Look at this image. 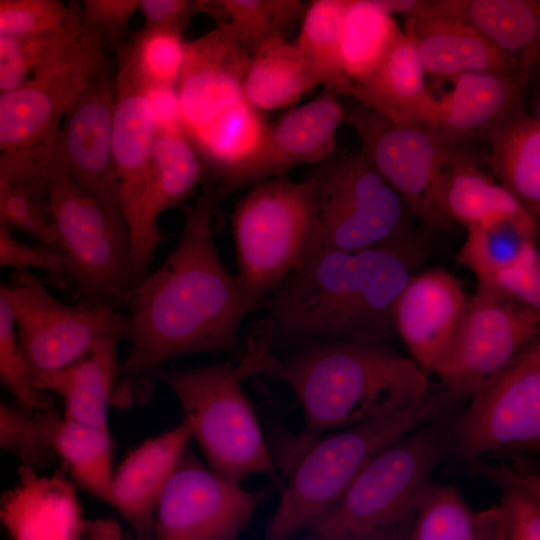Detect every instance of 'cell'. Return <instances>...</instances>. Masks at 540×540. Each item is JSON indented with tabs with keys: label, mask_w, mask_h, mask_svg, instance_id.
<instances>
[{
	"label": "cell",
	"mask_w": 540,
	"mask_h": 540,
	"mask_svg": "<svg viewBox=\"0 0 540 540\" xmlns=\"http://www.w3.org/2000/svg\"><path fill=\"white\" fill-rule=\"evenodd\" d=\"M214 185L206 181L192 204L182 205L184 224L162 265L128 292L131 349L115 385L111 406L146 403L161 366L176 357L223 351L239 361L242 320L265 305L229 272L215 246Z\"/></svg>",
	"instance_id": "1"
},
{
	"label": "cell",
	"mask_w": 540,
	"mask_h": 540,
	"mask_svg": "<svg viewBox=\"0 0 540 540\" xmlns=\"http://www.w3.org/2000/svg\"><path fill=\"white\" fill-rule=\"evenodd\" d=\"M432 231L423 226L358 251L308 258L267 300L272 341H389L397 300L433 252Z\"/></svg>",
	"instance_id": "2"
},
{
	"label": "cell",
	"mask_w": 540,
	"mask_h": 540,
	"mask_svg": "<svg viewBox=\"0 0 540 540\" xmlns=\"http://www.w3.org/2000/svg\"><path fill=\"white\" fill-rule=\"evenodd\" d=\"M271 344L270 334L256 328L237 371L243 380L265 374L289 384L303 406V436L406 410L430 392L429 375L388 341H306L286 359L272 354Z\"/></svg>",
	"instance_id": "3"
},
{
	"label": "cell",
	"mask_w": 540,
	"mask_h": 540,
	"mask_svg": "<svg viewBox=\"0 0 540 540\" xmlns=\"http://www.w3.org/2000/svg\"><path fill=\"white\" fill-rule=\"evenodd\" d=\"M464 399L440 386L406 410L315 437L281 433L270 451L284 487L263 540H291L315 524L384 448L417 428L459 411Z\"/></svg>",
	"instance_id": "4"
},
{
	"label": "cell",
	"mask_w": 540,
	"mask_h": 540,
	"mask_svg": "<svg viewBox=\"0 0 540 540\" xmlns=\"http://www.w3.org/2000/svg\"><path fill=\"white\" fill-rule=\"evenodd\" d=\"M457 412L389 444L328 512L291 540H407L421 486L441 461L454 454Z\"/></svg>",
	"instance_id": "5"
},
{
	"label": "cell",
	"mask_w": 540,
	"mask_h": 540,
	"mask_svg": "<svg viewBox=\"0 0 540 540\" xmlns=\"http://www.w3.org/2000/svg\"><path fill=\"white\" fill-rule=\"evenodd\" d=\"M109 68L102 34L83 22L23 85L0 93V176L45 168L64 116Z\"/></svg>",
	"instance_id": "6"
},
{
	"label": "cell",
	"mask_w": 540,
	"mask_h": 540,
	"mask_svg": "<svg viewBox=\"0 0 540 540\" xmlns=\"http://www.w3.org/2000/svg\"><path fill=\"white\" fill-rule=\"evenodd\" d=\"M231 223L236 276L266 306L268 295L302 265L311 244L317 223L312 181L282 176L254 184L237 202Z\"/></svg>",
	"instance_id": "7"
},
{
	"label": "cell",
	"mask_w": 540,
	"mask_h": 540,
	"mask_svg": "<svg viewBox=\"0 0 540 540\" xmlns=\"http://www.w3.org/2000/svg\"><path fill=\"white\" fill-rule=\"evenodd\" d=\"M236 360L155 376L177 396L211 471L240 485L251 474L276 480V466Z\"/></svg>",
	"instance_id": "8"
},
{
	"label": "cell",
	"mask_w": 540,
	"mask_h": 540,
	"mask_svg": "<svg viewBox=\"0 0 540 540\" xmlns=\"http://www.w3.org/2000/svg\"><path fill=\"white\" fill-rule=\"evenodd\" d=\"M308 178L317 223L304 262L321 252L358 251L414 230L410 209L362 151L338 152Z\"/></svg>",
	"instance_id": "9"
},
{
	"label": "cell",
	"mask_w": 540,
	"mask_h": 540,
	"mask_svg": "<svg viewBox=\"0 0 540 540\" xmlns=\"http://www.w3.org/2000/svg\"><path fill=\"white\" fill-rule=\"evenodd\" d=\"M52 216L58 248L69 262L76 304L124 305L133 287L127 226L62 170L48 164Z\"/></svg>",
	"instance_id": "10"
},
{
	"label": "cell",
	"mask_w": 540,
	"mask_h": 540,
	"mask_svg": "<svg viewBox=\"0 0 540 540\" xmlns=\"http://www.w3.org/2000/svg\"><path fill=\"white\" fill-rule=\"evenodd\" d=\"M343 106L344 123L358 134L361 151L413 216L430 230H453L443 208V190L457 148L432 128L395 123L359 102Z\"/></svg>",
	"instance_id": "11"
},
{
	"label": "cell",
	"mask_w": 540,
	"mask_h": 540,
	"mask_svg": "<svg viewBox=\"0 0 540 540\" xmlns=\"http://www.w3.org/2000/svg\"><path fill=\"white\" fill-rule=\"evenodd\" d=\"M18 281L2 285L0 294L11 306L18 339L34 374L62 369L83 356L103 338L131 340L128 315L111 306L66 305L27 271Z\"/></svg>",
	"instance_id": "12"
},
{
	"label": "cell",
	"mask_w": 540,
	"mask_h": 540,
	"mask_svg": "<svg viewBox=\"0 0 540 540\" xmlns=\"http://www.w3.org/2000/svg\"><path fill=\"white\" fill-rule=\"evenodd\" d=\"M538 339L539 313L477 284L434 374L442 387L471 399Z\"/></svg>",
	"instance_id": "13"
},
{
	"label": "cell",
	"mask_w": 540,
	"mask_h": 540,
	"mask_svg": "<svg viewBox=\"0 0 540 540\" xmlns=\"http://www.w3.org/2000/svg\"><path fill=\"white\" fill-rule=\"evenodd\" d=\"M540 439V339L491 379L454 419V454L472 469Z\"/></svg>",
	"instance_id": "14"
},
{
	"label": "cell",
	"mask_w": 540,
	"mask_h": 540,
	"mask_svg": "<svg viewBox=\"0 0 540 540\" xmlns=\"http://www.w3.org/2000/svg\"><path fill=\"white\" fill-rule=\"evenodd\" d=\"M265 493L226 481L187 448L159 499L154 540H236Z\"/></svg>",
	"instance_id": "15"
},
{
	"label": "cell",
	"mask_w": 540,
	"mask_h": 540,
	"mask_svg": "<svg viewBox=\"0 0 540 540\" xmlns=\"http://www.w3.org/2000/svg\"><path fill=\"white\" fill-rule=\"evenodd\" d=\"M114 105L115 76L109 68L64 116L48 164L62 170L96 198L112 217L126 225L114 175Z\"/></svg>",
	"instance_id": "16"
},
{
	"label": "cell",
	"mask_w": 540,
	"mask_h": 540,
	"mask_svg": "<svg viewBox=\"0 0 540 540\" xmlns=\"http://www.w3.org/2000/svg\"><path fill=\"white\" fill-rule=\"evenodd\" d=\"M159 120L151 94L122 66L115 74L113 161L118 203L130 235L133 282L139 280L150 155Z\"/></svg>",
	"instance_id": "17"
},
{
	"label": "cell",
	"mask_w": 540,
	"mask_h": 540,
	"mask_svg": "<svg viewBox=\"0 0 540 540\" xmlns=\"http://www.w3.org/2000/svg\"><path fill=\"white\" fill-rule=\"evenodd\" d=\"M251 61L225 23L187 43L178 102L180 126L192 145L246 100Z\"/></svg>",
	"instance_id": "18"
},
{
	"label": "cell",
	"mask_w": 540,
	"mask_h": 540,
	"mask_svg": "<svg viewBox=\"0 0 540 540\" xmlns=\"http://www.w3.org/2000/svg\"><path fill=\"white\" fill-rule=\"evenodd\" d=\"M342 123L343 103L327 90L291 109L270 125L263 144L227 184L222 199L244 186L286 176L296 166L332 157L339 152L336 136Z\"/></svg>",
	"instance_id": "19"
},
{
	"label": "cell",
	"mask_w": 540,
	"mask_h": 540,
	"mask_svg": "<svg viewBox=\"0 0 540 540\" xmlns=\"http://www.w3.org/2000/svg\"><path fill=\"white\" fill-rule=\"evenodd\" d=\"M467 300L459 279L442 268L417 272L399 296L394 312L396 335L428 375L442 361Z\"/></svg>",
	"instance_id": "20"
},
{
	"label": "cell",
	"mask_w": 540,
	"mask_h": 540,
	"mask_svg": "<svg viewBox=\"0 0 540 540\" xmlns=\"http://www.w3.org/2000/svg\"><path fill=\"white\" fill-rule=\"evenodd\" d=\"M192 437V426L184 418L129 452L113 475L108 504L126 520L137 540H154L159 499Z\"/></svg>",
	"instance_id": "21"
},
{
	"label": "cell",
	"mask_w": 540,
	"mask_h": 540,
	"mask_svg": "<svg viewBox=\"0 0 540 540\" xmlns=\"http://www.w3.org/2000/svg\"><path fill=\"white\" fill-rule=\"evenodd\" d=\"M427 75L453 80L469 72L518 73L517 62L468 23L433 10L430 1L405 18Z\"/></svg>",
	"instance_id": "22"
},
{
	"label": "cell",
	"mask_w": 540,
	"mask_h": 540,
	"mask_svg": "<svg viewBox=\"0 0 540 540\" xmlns=\"http://www.w3.org/2000/svg\"><path fill=\"white\" fill-rule=\"evenodd\" d=\"M529 77L486 72L464 73L452 80V88L439 98V117L434 130L445 143L459 148L486 137L522 106Z\"/></svg>",
	"instance_id": "23"
},
{
	"label": "cell",
	"mask_w": 540,
	"mask_h": 540,
	"mask_svg": "<svg viewBox=\"0 0 540 540\" xmlns=\"http://www.w3.org/2000/svg\"><path fill=\"white\" fill-rule=\"evenodd\" d=\"M62 468L39 476L19 467V483L3 493L1 519L14 540H84L86 521L76 486Z\"/></svg>",
	"instance_id": "24"
},
{
	"label": "cell",
	"mask_w": 540,
	"mask_h": 540,
	"mask_svg": "<svg viewBox=\"0 0 540 540\" xmlns=\"http://www.w3.org/2000/svg\"><path fill=\"white\" fill-rule=\"evenodd\" d=\"M426 75L415 41L404 32L375 71L354 84L350 96L395 123L434 129L440 102Z\"/></svg>",
	"instance_id": "25"
},
{
	"label": "cell",
	"mask_w": 540,
	"mask_h": 540,
	"mask_svg": "<svg viewBox=\"0 0 540 540\" xmlns=\"http://www.w3.org/2000/svg\"><path fill=\"white\" fill-rule=\"evenodd\" d=\"M202 161L180 124L159 126L150 155L139 277L144 278L157 246L165 239L158 225L166 210L184 205L204 180Z\"/></svg>",
	"instance_id": "26"
},
{
	"label": "cell",
	"mask_w": 540,
	"mask_h": 540,
	"mask_svg": "<svg viewBox=\"0 0 540 540\" xmlns=\"http://www.w3.org/2000/svg\"><path fill=\"white\" fill-rule=\"evenodd\" d=\"M431 7L473 26L517 62L518 74L540 69V0H436Z\"/></svg>",
	"instance_id": "27"
},
{
	"label": "cell",
	"mask_w": 540,
	"mask_h": 540,
	"mask_svg": "<svg viewBox=\"0 0 540 540\" xmlns=\"http://www.w3.org/2000/svg\"><path fill=\"white\" fill-rule=\"evenodd\" d=\"M118 340L100 339L76 362L35 377L39 390L58 394L64 417L95 427H108L111 397L121 372Z\"/></svg>",
	"instance_id": "28"
},
{
	"label": "cell",
	"mask_w": 540,
	"mask_h": 540,
	"mask_svg": "<svg viewBox=\"0 0 540 540\" xmlns=\"http://www.w3.org/2000/svg\"><path fill=\"white\" fill-rule=\"evenodd\" d=\"M46 445L62 460L61 468L89 494L108 503L113 443L108 427H95L60 416L54 409L35 411Z\"/></svg>",
	"instance_id": "29"
},
{
	"label": "cell",
	"mask_w": 540,
	"mask_h": 540,
	"mask_svg": "<svg viewBox=\"0 0 540 540\" xmlns=\"http://www.w3.org/2000/svg\"><path fill=\"white\" fill-rule=\"evenodd\" d=\"M485 141L495 178L529 214L540 216V121L521 109Z\"/></svg>",
	"instance_id": "30"
},
{
	"label": "cell",
	"mask_w": 540,
	"mask_h": 540,
	"mask_svg": "<svg viewBox=\"0 0 540 540\" xmlns=\"http://www.w3.org/2000/svg\"><path fill=\"white\" fill-rule=\"evenodd\" d=\"M407 540H501L499 506L474 510L456 487L428 478Z\"/></svg>",
	"instance_id": "31"
},
{
	"label": "cell",
	"mask_w": 540,
	"mask_h": 540,
	"mask_svg": "<svg viewBox=\"0 0 540 540\" xmlns=\"http://www.w3.org/2000/svg\"><path fill=\"white\" fill-rule=\"evenodd\" d=\"M443 208L449 219L465 230L526 211L507 189L479 168L471 154L458 148L446 178Z\"/></svg>",
	"instance_id": "32"
},
{
	"label": "cell",
	"mask_w": 540,
	"mask_h": 540,
	"mask_svg": "<svg viewBox=\"0 0 540 540\" xmlns=\"http://www.w3.org/2000/svg\"><path fill=\"white\" fill-rule=\"evenodd\" d=\"M536 235V218L526 211L493 219L466 230L456 262L485 282L536 246Z\"/></svg>",
	"instance_id": "33"
},
{
	"label": "cell",
	"mask_w": 540,
	"mask_h": 540,
	"mask_svg": "<svg viewBox=\"0 0 540 540\" xmlns=\"http://www.w3.org/2000/svg\"><path fill=\"white\" fill-rule=\"evenodd\" d=\"M320 83L295 42H280L252 59L243 92L259 111L289 106Z\"/></svg>",
	"instance_id": "34"
},
{
	"label": "cell",
	"mask_w": 540,
	"mask_h": 540,
	"mask_svg": "<svg viewBox=\"0 0 540 540\" xmlns=\"http://www.w3.org/2000/svg\"><path fill=\"white\" fill-rule=\"evenodd\" d=\"M307 6L299 0H218L205 1L204 13L227 24L253 59L285 41V31L303 19Z\"/></svg>",
	"instance_id": "35"
},
{
	"label": "cell",
	"mask_w": 540,
	"mask_h": 540,
	"mask_svg": "<svg viewBox=\"0 0 540 540\" xmlns=\"http://www.w3.org/2000/svg\"><path fill=\"white\" fill-rule=\"evenodd\" d=\"M403 33L394 17L372 0H348L341 33V62L352 88L375 71Z\"/></svg>",
	"instance_id": "36"
},
{
	"label": "cell",
	"mask_w": 540,
	"mask_h": 540,
	"mask_svg": "<svg viewBox=\"0 0 540 540\" xmlns=\"http://www.w3.org/2000/svg\"><path fill=\"white\" fill-rule=\"evenodd\" d=\"M348 0L310 1L296 43L309 69L335 96H350L352 85L341 62V33Z\"/></svg>",
	"instance_id": "37"
},
{
	"label": "cell",
	"mask_w": 540,
	"mask_h": 540,
	"mask_svg": "<svg viewBox=\"0 0 540 540\" xmlns=\"http://www.w3.org/2000/svg\"><path fill=\"white\" fill-rule=\"evenodd\" d=\"M186 45L183 34L143 27L117 46L118 65L149 93L178 90Z\"/></svg>",
	"instance_id": "38"
},
{
	"label": "cell",
	"mask_w": 540,
	"mask_h": 540,
	"mask_svg": "<svg viewBox=\"0 0 540 540\" xmlns=\"http://www.w3.org/2000/svg\"><path fill=\"white\" fill-rule=\"evenodd\" d=\"M0 222L59 249L45 168L0 177Z\"/></svg>",
	"instance_id": "39"
},
{
	"label": "cell",
	"mask_w": 540,
	"mask_h": 540,
	"mask_svg": "<svg viewBox=\"0 0 540 540\" xmlns=\"http://www.w3.org/2000/svg\"><path fill=\"white\" fill-rule=\"evenodd\" d=\"M82 27L83 21L57 33L0 36V92L5 93L23 85L59 53Z\"/></svg>",
	"instance_id": "40"
},
{
	"label": "cell",
	"mask_w": 540,
	"mask_h": 540,
	"mask_svg": "<svg viewBox=\"0 0 540 540\" xmlns=\"http://www.w3.org/2000/svg\"><path fill=\"white\" fill-rule=\"evenodd\" d=\"M0 380L29 411L53 409L51 392L35 387V376L18 339L15 318L7 298L0 294Z\"/></svg>",
	"instance_id": "41"
},
{
	"label": "cell",
	"mask_w": 540,
	"mask_h": 540,
	"mask_svg": "<svg viewBox=\"0 0 540 540\" xmlns=\"http://www.w3.org/2000/svg\"><path fill=\"white\" fill-rule=\"evenodd\" d=\"M82 9L58 0H0V36L41 35L82 23Z\"/></svg>",
	"instance_id": "42"
},
{
	"label": "cell",
	"mask_w": 540,
	"mask_h": 540,
	"mask_svg": "<svg viewBox=\"0 0 540 540\" xmlns=\"http://www.w3.org/2000/svg\"><path fill=\"white\" fill-rule=\"evenodd\" d=\"M0 446L22 461V465L42 468L55 460L46 445L34 412L1 401Z\"/></svg>",
	"instance_id": "43"
},
{
	"label": "cell",
	"mask_w": 540,
	"mask_h": 540,
	"mask_svg": "<svg viewBox=\"0 0 540 540\" xmlns=\"http://www.w3.org/2000/svg\"><path fill=\"white\" fill-rule=\"evenodd\" d=\"M0 266L12 267L17 272L41 269L47 272L57 288L71 290L73 285L69 262L59 249L21 242L13 236L11 227L3 222H0Z\"/></svg>",
	"instance_id": "44"
},
{
	"label": "cell",
	"mask_w": 540,
	"mask_h": 540,
	"mask_svg": "<svg viewBox=\"0 0 540 540\" xmlns=\"http://www.w3.org/2000/svg\"><path fill=\"white\" fill-rule=\"evenodd\" d=\"M494 483L501 490V540H540V507L535 500L512 483Z\"/></svg>",
	"instance_id": "45"
},
{
	"label": "cell",
	"mask_w": 540,
	"mask_h": 540,
	"mask_svg": "<svg viewBox=\"0 0 540 540\" xmlns=\"http://www.w3.org/2000/svg\"><path fill=\"white\" fill-rule=\"evenodd\" d=\"M495 289L540 314V253L532 247L520 260L489 280L477 283Z\"/></svg>",
	"instance_id": "46"
},
{
	"label": "cell",
	"mask_w": 540,
	"mask_h": 540,
	"mask_svg": "<svg viewBox=\"0 0 540 540\" xmlns=\"http://www.w3.org/2000/svg\"><path fill=\"white\" fill-rule=\"evenodd\" d=\"M139 4V0H85L81 8L83 22L118 46L123 42L121 37Z\"/></svg>",
	"instance_id": "47"
},
{
	"label": "cell",
	"mask_w": 540,
	"mask_h": 540,
	"mask_svg": "<svg viewBox=\"0 0 540 540\" xmlns=\"http://www.w3.org/2000/svg\"><path fill=\"white\" fill-rule=\"evenodd\" d=\"M205 0H140L144 27L183 34L195 14L204 11Z\"/></svg>",
	"instance_id": "48"
},
{
	"label": "cell",
	"mask_w": 540,
	"mask_h": 540,
	"mask_svg": "<svg viewBox=\"0 0 540 540\" xmlns=\"http://www.w3.org/2000/svg\"><path fill=\"white\" fill-rule=\"evenodd\" d=\"M473 471L489 478L493 482L504 481L512 483L527 492L540 507V474L523 468L496 466L479 462Z\"/></svg>",
	"instance_id": "49"
},
{
	"label": "cell",
	"mask_w": 540,
	"mask_h": 540,
	"mask_svg": "<svg viewBox=\"0 0 540 540\" xmlns=\"http://www.w3.org/2000/svg\"><path fill=\"white\" fill-rule=\"evenodd\" d=\"M121 526L111 518L86 521L84 540H124Z\"/></svg>",
	"instance_id": "50"
},
{
	"label": "cell",
	"mask_w": 540,
	"mask_h": 540,
	"mask_svg": "<svg viewBox=\"0 0 540 540\" xmlns=\"http://www.w3.org/2000/svg\"><path fill=\"white\" fill-rule=\"evenodd\" d=\"M372 2L384 12L392 16L399 14L404 18L415 12L421 4V0H372Z\"/></svg>",
	"instance_id": "51"
},
{
	"label": "cell",
	"mask_w": 540,
	"mask_h": 540,
	"mask_svg": "<svg viewBox=\"0 0 540 540\" xmlns=\"http://www.w3.org/2000/svg\"><path fill=\"white\" fill-rule=\"evenodd\" d=\"M527 451H540V439L537 441H533L528 444L519 446L515 448L514 450H512L510 454L519 453V452H527Z\"/></svg>",
	"instance_id": "52"
},
{
	"label": "cell",
	"mask_w": 540,
	"mask_h": 540,
	"mask_svg": "<svg viewBox=\"0 0 540 540\" xmlns=\"http://www.w3.org/2000/svg\"><path fill=\"white\" fill-rule=\"evenodd\" d=\"M124 540H137L131 532H126L124 536Z\"/></svg>",
	"instance_id": "53"
},
{
	"label": "cell",
	"mask_w": 540,
	"mask_h": 540,
	"mask_svg": "<svg viewBox=\"0 0 540 540\" xmlns=\"http://www.w3.org/2000/svg\"><path fill=\"white\" fill-rule=\"evenodd\" d=\"M538 120L540 121V118Z\"/></svg>",
	"instance_id": "54"
}]
</instances>
